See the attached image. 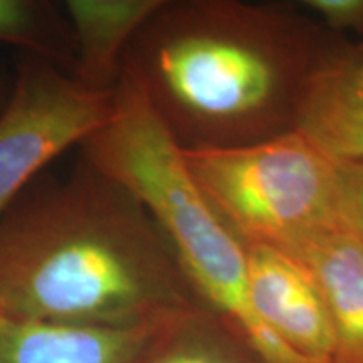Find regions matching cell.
I'll use <instances>...</instances> for the list:
<instances>
[{
	"label": "cell",
	"instance_id": "cell-14",
	"mask_svg": "<svg viewBox=\"0 0 363 363\" xmlns=\"http://www.w3.org/2000/svg\"><path fill=\"white\" fill-rule=\"evenodd\" d=\"M301 6L331 33L363 34V0H305Z\"/></svg>",
	"mask_w": 363,
	"mask_h": 363
},
{
	"label": "cell",
	"instance_id": "cell-9",
	"mask_svg": "<svg viewBox=\"0 0 363 363\" xmlns=\"http://www.w3.org/2000/svg\"><path fill=\"white\" fill-rule=\"evenodd\" d=\"M162 0H67L65 11L74 40V72L86 88L111 94L120 83L130 40Z\"/></svg>",
	"mask_w": 363,
	"mask_h": 363
},
{
	"label": "cell",
	"instance_id": "cell-16",
	"mask_svg": "<svg viewBox=\"0 0 363 363\" xmlns=\"http://www.w3.org/2000/svg\"><path fill=\"white\" fill-rule=\"evenodd\" d=\"M12 83H7V81L0 79V113L4 111L6 104L9 101V96H11Z\"/></svg>",
	"mask_w": 363,
	"mask_h": 363
},
{
	"label": "cell",
	"instance_id": "cell-11",
	"mask_svg": "<svg viewBox=\"0 0 363 363\" xmlns=\"http://www.w3.org/2000/svg\"><path fill=\"white\" fill-rule=\"evenodd\" d=\"M343 67L316 86L298 130L331 158L363 162V93L345 84Z\"/></svg>",
	"mask_w": 363,
	"mask_h": 363
},
{
	"label": "cell",
	"instance_id": "cell-4",
	"mask_svg": "<svg viewBox=\"0 0 363 363\" xmlns=\"http://www.w3.org/2000/svg\"><path fill=\"white\" fill-rule=\"evenodd\" d=\"M182 153L203 199L242 246L286 247L338 217L335 158L299 130L247 147Z\"/></svg>",
	"mask_w": 363,
	"mask_h": 363
},
{
	"label": "cell",
	"instance_id": "cell-8",
	"mask_svg": "<svg viewBox=\"0 0 363 363\" xmlns=\"http://www.w3.org/2000/svg\"><path fill=\"white\" fill-rule=\"evenodd\" d=\"M157 321L140 326H88L4 316L0 363H131Z\"/></svg>",
	"mask_w": 363,
	"mask_h": 363
},
{
	"label": "cell",
	"instance_id": "cell-3",
	"mask_svg": "<svg viewBox=\"0 0 363 363\" xmlns=\"http://www.w3.org/2000/svg\"><path fill=\"white\" fill-rule=\"evenodd\" d=\"M78 148L143 202L174 246L197 298L264 363H310L281 343L256 315L246 249L203 199L182 150L130 81L120 78L111 116Z\"/></svg>",
	"mask_w": 363,
	"mask_h": 363
},
{
	"label": "cell",
	"instance_id": "cell-17",
	"mask_svg": "<svg viewBox=\"0 0 363 363\" xmlns=\"http://www.w3.org/2000/svg\"><path fill=\"white\" fill-rule=\"evenodd\" d=\"M2 320H4V316H2V315H0V325H2Z\"/></svg>",
	"mask_w": 363,
	"mask_h": 363
},
{
	"label": "cell",
	"instance_id": "cell-1",
	"mask_svg": "<svg viewBox=\"0 0 363 363\" xmlns=\"http://www.w3.org/2000/svg\"><path fill=\"white\" fill-rule=\"evenodd\" d=\"M355 44L303 7L162 0L121 74L182 152L247 147L298 130L303 108Z\"/></svg>",
	"mask_w": 363,
	"mask_h": 363
},
{
	"label": "cell",
	"instance_id": "cell-6",
	"mask_svg": "<svg viewBox=\"0 0 363 363\" xmlns=\"http://www.w3.org/2000/svg\"><path fill=\"white\" fill-rule=\"evenodd\" d=\"M247 286L262 325L310 363H335L337 335L315 278L291 252L246 244Z\"/></svg>",
	"mask_w": 363,
	"mask_h": 363
},
{
	"label": "cell",
	"instance_id": "cell-12",
	"mask_svg": "<svg viewBox=\"0 0 363 363\" xmlns=\"http://www.w3.org/2000/svg\"><path fill=\"white\" fill-rule=\"evenodd\" d=\"M0 40L74 72L69 22L51 2L0 0Z\"/></svg>",
	"mask_w": 363,
	"mask_h": 363
},
{
	"label": "cell",
	"instance_id": "cell-13",
	"mask_svg": "<svg viewBox=\"0 0 363 363\" xmlns=\"http://www.w3.org/2000/svg\"><path fill=\"white\" fill-rule=\"evenodd\" d=\"M335 172L338 216L363 242V162L335 158Z\"/></svg>",
	"mask_w": 363,
	"mask_h": 363
},
{
	"label": "cell",
	"instance_id": "cell-2",
	"mask_svg": "<svg viewBox=\"0 0 363 363\" xmlns=\"http://www.w3.org/2000/svg\"><path fill=\"white\" fill-rule=\"evenodd\" d=\"M202 303L148 208L79 153L39 174L0 216V315L140 326Z\"/></svg>",
	"mask_w": 363,
	"mask_h": 363
},
{
	"label": "cell",
	"instance_id": "cell-7",
	"mask_svg": "<svg viewBox=\"0 0 363 363\" xmlns=\"http://www.w3.org/2000/svg\"><path fill=\"white\" fill-rule=\"evenodd\" d=\"M279 249L298 257L321 289L337 335L335 363H363L362 240L338 216Z\"/></svg>",
	"mask_w": 363,
	"mask_h": 363
},
{
	"label": "cell",
	"instance_id": "cell-10",
	"mask_svg": "<svg viewBox=\"0 0 363 363\" xmlns=\"http://www.w3.org/2000/svg\"><path fill=\"white\" fill-rule=\"evenodd\" d=\"M131 363H264L203 303L177 308L157 321Z\"/></svg>",
	"mask_w": 363,
	"mask_h": 363
},
{
	"label": "cell",
	"instance_id": "cell-5",
	"mask_svg": "<svg viewBox=\"0 0 363 363\" xmlns=\"http://www.w3.org/2000/svg\"><path fill=\"white\" fill-rule=\"evenodd\" d=\"M113 93L86 88L49 59L21 54L0 113V216L44 167L106 123Z\"/></svg>",
	"mask_w": 363,
	"mask_h": 363
},
{
	"label": "cell",
	"instance_id": "cell-15",
	"mask_svg": "<svg viewBox=\"0 0 363 363\" xmlns=\"http://www.w3.org/2000/svg\"><path fill=\"white\" fill-rule=\"evenodd\" d=\"M342 78L348 88L363 93V43L355 44L350 59L342 69Z\"/></svg>",
	"mask_w": 363,
	"mask_h": 363
}]
</instances>
